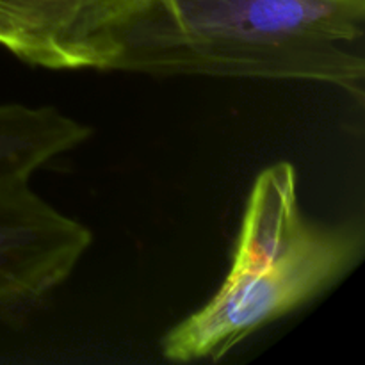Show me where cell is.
<instances>
[{
  "instance_id": "3",
  "label": "cell",
  "mask_w": 365,
  "mask_h": 365,
  "mask_svg": "<svg viewBox=\"0 0 365 365\" xmlns=\"http://www.w3.org/2000/svg\"><path fill=\"white\" fill-rule=\"evenodd\" d=\"M93 234L46 203L29 180L0 184V317L29 312L59 289Z\"/></svg>"
},
{
  "instance_id": "1",
  "label": "cell",
  "mask_w": 365,
  "mask_h": 365,
  "mask_svg": "<svg viewBox=\"0 0 365 365\" xmlns=\"http://www.w3.org/2000/svg\"><path fill=\"white\" fill-rule=\"evenodd\" d=\"M365 0H148L110 71L317 82L364 103Z\"/></svg>"
},
{
  "instance_id": "4",
  "label": "cell",
  "mask_w": 365,
  "mask_h": 365,
  "mask_svg": "<svg viewBox=\"0 0 365 365\" xmlns=\"http://www.w3.org/2000/svg\"><path fill=\"white\" fill-rule=\"evenodd\" d=\"M141 0H0V46L46 70L110 71Z\"/></svg>"
},
{
  "instance_id": "5",
  "label": "cell",
  "mask_w": 365,
  "mask_h": 365,
  "mask_svg": "<svg viewBox=\"0 0 365 365\" xmlns=\"http://www.w3.org/2000/svg\"><path fill=\"white\" fill-rule=\"evenodd\" d=\"M91 128L56 107L24 103L0 106V184L31 180L56 157L77 148Z\"/></svg>"
},
{
  "instance_id": "2",
  "label": "cell",
  "mask_w": 365,
  "mask_h": 365,
  "mask_svg": "<svg viewBox=\"0 0 365 365\" xmlns=\"http://www.w3.org/2000/svg\"><path fill=\"white\" fill-rule=\"evenodd\" d=\"M365 248L360 225L314 223L294 250L248 271H228L200 310L175 324L160 351L170 362L225 359L267 324L331 291L360 262Z\"/></svg>"
},
{
  "instance_id": "6",
  "label": "cell",
  "mask_w": 365,
  "mask_h": 365,
  "mask_svg": "<svg viewBox=\"0 0 365 365\" xmlns=\"http://www.w3.org/2000/svg\"><path fill=\"white\" fill-rule=\"evenodd\" d=\"M141 2H148V0H141Z\"/></svg>"
}]
</instances>
